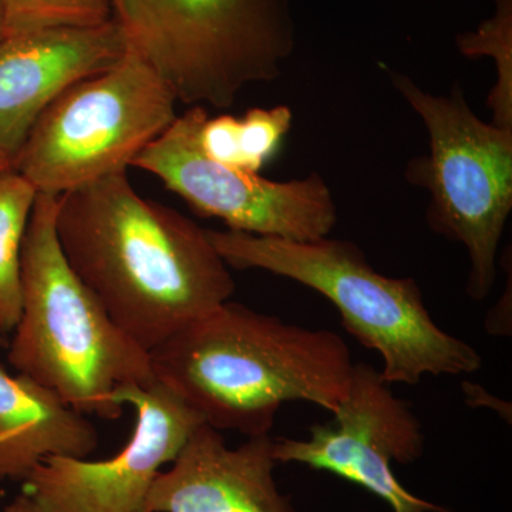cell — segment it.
I'll return each instance as SVG.
<instances>
[{"label":"cell","instance_id":"cell-10","mask_svg":"<svg viewBox=\"0 0 512 512\" xmlns=\"http://www.w3.org/2000/svg\"><path fill=\"white\" fill-rule=\"evenodd\" d=\"M309 430L306 440H275L276 463L328 471L365 488L393 512H450L410 493L394 476L393 463L407 466L423 456L426 437L410 403L393 393L376 367L355 363L333 420Z\"/></svg>","mask_w":512,"mask_h":512},{"label":"cell","instance_id":"cell-11","mask_svg":"<svg viewBox=\"0 0 512 512\" xmlns=\"http://www.w3.org/2000/svg\"><path fill=\"white\" fill-rule=\"evenodd\" d=\"M127 42L113 19L36 30L0 43V154L15 160L43 111L72 84L110 69Z\"/></svg>","mask_w":512,"mask_h":512},{"label":"cell","instance_id":"cell-6","mask_svg":"<svg viewBox=\"0 0 512 512\" xmlns=\"http://www.w3.org/2000/svg\"><path fill=\"white\" fill-rule=\"evenodd\" d=\"M390 79L429 134V154L410 161L407 181L430 192L431 231L467 249V295L484 301L497 279L498 248L512 211V130L481 120L463 89L436 96L404 74L390 73Z\"/></svg>","mask_w":512,"mask_h":512},{"label":"cell","instance_id":"cell-7","mask_svg":"<svg viewBox=\"0 0 512 512\" xmlns=\"http://www.w3.org/2000/svg\"><path fill=\"white\" fill-rule=\"evenodd\" d=\"M177 97L134 50L67 87L36 121L13 170L60 195L123 173L177 119Z\"/></svg>","mask_w":512,"mask_h":512},{"label":"cell","instance_id":"cell-17","mask_svg":"<svg viewBox=\"0 0 512 512\" xmlns=\"http://www.w3.org/2000/svg\"><path fill=\"white\" fill-rule=\"evenodd\" d=\"M293 113L288 106L248 110L238 119L237 141L242 170L259 173L281 150L292 128Z\"/></svg>","mask_w":512,"mask_h":512},{"label":"cell","instance_id":"cell-16","mask_svg":"<svg viewBox=\"0 0 512 512\" xmlns=\"http://www.w3.org/2000/svg\"><path fill=\"white\" fill-rule=\"evenodd\" d=\"M5 35L56 28H90L111 20L110 0H2Z\"/></svg>","mask_w":512,"mask_h":512},{"label":"cell","instance_id":"cell-5","mask_svg":"<svg viewBox=\"0 0 512 512\" xmlns=\"http://www.w3.org/2000/svg\"><path fill=\"white\" fill-rule=\"evenodd\" d=\"M127 47L178 103L227 110L279 79L295 50L291 0H110Z\"/></svg>","mask_w":512,"mask_h":512},{"label":"cell","instance_id":"cell-21","mask_svg":"<svg viewBox=\"0 0 512 512\" xmlns=\"http://www.w3.org/2000/svg\"><path fill=\"white\" fill-rule=\"evenodd\" d=\"M10 168H13L12 161L8 157L3 156V154H0V173L8 171Z\"/></svg>","mask_w":512,"mask_h":512},{"label":"cell","instance_id":"cell-4","mask_svg":"<svg viewBox=\"0 0 512 512\" xmlns=\"http://www.w3.org/2000/svg\"><path fill=\"white\" fill-rule=\"evenodd\" d=\"M207 232L229 268L284 276L332 302L350 335L380 356V376L386 383L419 384L427 375H471L483 366L476 348L434 322L413 278L380 274L353 242Z\"/></svg>","mask_w":512,"mask_h":512},{"label":"cell","instance_id":"cell-2","mask_svg":"<svg viewBox=\"0 0 512 512\" xmlns=\"http://www.w3.org/2000/svg\"><path fill=\"white\" fill-rule=\"evenodd\" d=\"M154 379L214 429L269 434L285 403L335 413L352 377L339 333L286 323L227 301L150 350Z\"/></svg>","mask_w":512,"mask_h":512},{"label":"cell","instance_id":"cell-9","mask_svg":"<svg viewBox=\"0 0 512 512\" xmlns=\"http://www.w3.org/2000/svg\"><path fill=\"white\" fill-rule=\"evenodd\" d=\"M133 407V434L106 460L47 457L22 481V494L46 512H146L161 468L171 464L204 423L173 390L157 382L127 384L114 397Z\"/></svg>","mask_w":512,"mask_h":512},{"label":"cell","instance_id":"cell-22","mask_svg":"<svg viewBox=\"0 0 512 512\" xmlns=\"http://www.w3.org/2000/svg\"><path fill=\"white\" fill-rule=\"evenodd\" d=\"M6 342V336H3L2 333H0V346L5 345Z\"/></svg>","mask_w":512,"mask_h":512},{"label":"cell","instance_id":"cell-13","mask_svg":"<svg viewBox=\"0 0 512 512\" xmlns=\"http://www.w3.org/2000/svg\"><path fill=\"white\" fill-rule=\"evenodd\" d=\"M99 447L89 416L0 365V483L20 481L47 457L87 458Z\"/></svg>","mask_w":512,"mask_h":512},{"label":"cell","instance_id":"cell-19","mask_svg":"<svg viewBox=\"0 0 512 512\" xmlns=\"http://www.w3.org/2000/svg\"><path fill=\"white\" fill-rule=\"evenodd\" d=\"M2 512H46L39 505L33 503L29 497L20 493L18 497L13 498L8 505H5Z\"/></svg>","mask_w":512,"mask_h":512},{"label":"cell","instance_id":"cell-12","mask_svg":"<svg viewBox=\"0 0 512 512\" xmlns=\"http://www.w3.org/2000/svg\"><path fill=\"white\" fill-rule=\"evenodd\" d=\"M274 443L264 434L229 448L222 431L202 423L158 474L146 512H296L276 485Z\"/></svg>","mask_w":512,"mask_h":512},{"label":"cell","instance_id":"cell-8","mask_svg":"<svg viewBox=\"0 0 512 512\" xmlns=\"http://www.w3.org/2000/svg\"><path fill=\"white\" fill-rule=\"evenodd\" d=\"M208 116L191 106L148 144L131 167L156 175L201 217L217 218L228 231L256 237L315 241L338 224V207L316 171L291 181L218 163L201 150L198 131Z\"/></svg>","mask_w":512,"mask_h":512},{"label":"cell","instance_id":"cell-1","mask_svg":"<svg viewBox=\"0 0 512 512\" xmlns=\"http://www.w3.org/2000/svg\"><path fill=\"white\" fill-rule=\"evenodd\" d=\"M56 235L74 274L147 352L235 293L207 229L140 197L127 171L57 195Z\"/></svg>","mask_w":512,"mask_h":512},{"label":"cell","instance_id":"cell-18","mask_svg":"<svg viewBox=\"0 0 512 512\" xmlns=\"http://www.w3.org/2000/svg\"><path fill=\"white\" fill-rule=\"evenodd\" d=\"M507 312L511 313V269L508 272V286H505L503 296L485 322L488 333L497 336L511 335V320L507 319Z\"/></svg>","mask_w":512,"mask_h":512},{"label":"cell","instance_id":"cell-15","mask_svg":"<svg viewBox=\"0 0 512 512\" xmlns=\"http://www.w3.org/2000/svg\"><path fill=\"white\" fill-rule=\"evenodd\" d=\"M456 46L468 59L493 60L497 80L487 99L491 123L512 130V0H495L493 15L476 30L460 33Z\"/></svg>","mask_w":512,"mask_h":512},{"label":"cell","instance_id":"cell-20","mask_svg":"<svg viewBox=\"0 0 512 512\" xmlns=\"http://www.w3.org/2000/svg\"><path fill=\"white\" fill-rule=\"evenodd\" d=\"M5 12H3V2L0 0V43L5 40Z\"/></svg>","mask_w":512,"mask_h":512},{"label":"cell","instance_id":"cell-3","mask_svg":"<svg viewBox=\"0 0 512 512\" xmlns=\"http://www.w3.org/2000/svg\"><path fill=\"white\" fill-rule=\"evenodd\" d=\"M57 195L37 192L20 258L22 309L8 360L16 372L86 416L117 420L114 397L154 382L150 353L116 325L83 284L56 235Z\"/></svg>","mask_w":512,"mask_h":512},{"label":"cell","instance_id":"cell-14","mask_svg":"<svg viewBox=\"0 0 512 512\" xmlns=\"http://www.w3.org/2000/svg\"><path fill=\"white\" fill-rule=\"evenodd\" d=\"M36 188L18 171L0 173V333L13 332L22 309L20 258Z\"/></svg>","mask_w":512,"mask_h":512}]
</instances>
